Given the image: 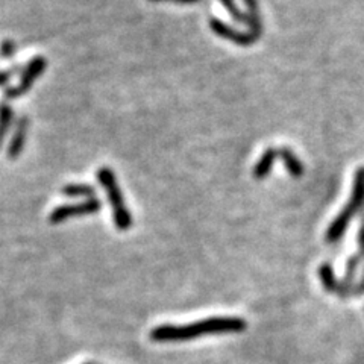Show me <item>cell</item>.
<instances>
[{
	"mask_svg": "<svg viewBox=\"0 0 364 364\" xmlns=\"http://www.w3.org/2000/svg\"><path fill=\"white\" fill-rule=\"evenodd\" d=\"M246 326L247 323L242 317L218 316L186 325H159L152 328L149 337L156 343H178V341H190L202 336L238 334L243 333Z\"/></svg>",
	"mask_w": 364,
	"mask_h": 364,
	"instance_id": "obj_1",
	"label": "cell"
},
{
	"mask_svg": "<svg viewBox=\"0 0 364 364\" xmlns=\"http://www.w3.org/2000/svg\"><path fill=\"white\" fill-rule=\"evenodd\" d=\"M96 178L100 182L102 188L105 190L108 200L111 203L114 225H116L117 230L122 231V232L128 231L129 228L132 226V215H131L129 210L127 208V203H124L123 193L119 187L117 178H116V175H114L112 168L100 167L97 170Z\"/></svg>",
	"mask_w": 364,
	"mask_h": 364,
	"instance_id": "obj_2",
	"label": "cell"
},
{
	"mask_svg": "<svg viewBox=\"0 0 364 364\" xmlns=\"http://www.w3.org/2000/svg\"><path fill=\"white\" fill-rule=\"evenodd\" d=\"M363 205H364V167H360L354 178V188H352L349 202L346 203L345 210L341 211L333 220V223L328 226V231L325 235V240L328 243H336L345 235L350 219L363 208Z\"/></svg>",
	"mask_w": 364,
	"mask_h": 364,
	"instance_id": "obj_3",
	"label": "cell"
},
{
	"mask_svg": "<svg viewBox=\"0 0 364 364\" xmlns=\"http://www.w3.org/2000/svg\"><path fill=\"white\" fill-rule=\"evenodd\" d=\"M46 67H48V60H46L44 56L41 55L33 56V58L26 64V67H23L18 84L14 87L11 85L5 88V97L11 100V99H18L23 95H26L32 88V85L36 84V81H38L41 77Z\"/></svg>",
	"mask_w": 364,
	"mask_h": 364,
	"instance_id": "obj_4",
	"label": "cell"
},
{
	"mask_svg": "<svg viewBox=\"0 0 364 364\" xmlns=\"http://www.w3.org/2000/svg\"><path fill=\"white\" fill-rule=\"evenodd\" d=\"M102 208V200L91 198V199H85L82 202L77 203H67V205H60L52 210V213L49 214V223L50 225H61L64 222H67L68 219L73 218H81V215H90L99 213Z\"/></svg>",
	"mask_w": 364,
	"mask_h": 364,
	"instance_id": "obj_5",
	"label": "cell"
},
{
	"mask_svg": "<svg viewBox=\"0 0 364 364\" xmlns=\"http://www.w3.org/2000/svg\"><path fill=\"white\" fill-rule=\"evenodd\" d=\"M210 28L215 33V36H219L220 38L228 40V41H231V43L238 44V46H250V44H254V43L258 41L254 36H250L249 32L237 31V29L231 28L230 25H226L225 21H222L219 18H211L210 20Z\"/></svg>",
	"mask_w": 364,
	"mask_h": 364,
	"instance_id": "obj_6",
	"label": "cell"
},
{
	"mask_svg": "<svg viewBox=\"0 0 364 364\" xmlns=\"http://www.w3.org/2000/svg\"><path fill=\"white\" fill-rule=\"evenodd\" d=\"M28 131H29V119L28 116H21L17 122L13 131V136L9 140V146L6 149V156L9 161H16V159L21 155L25 144L28 140Z\"/></svg>",
	"mask_w": 364,
	"mask_h": 364,
	"instance_id": "obj_7",
	"label": "cell"
},
{
	"mask_svg": "<svg viewBox=\"0 0 364 364\" xmlns=\"http://www.w3.org/2000/svg\"><path fill=\"white\" fill-rule=\"evenodd\" d=\"M360 259H361V257L358 254L350 255L348 258L345 275H343V279L340 281L338 293H337L340 298H346V296H349L352 293V286H354V279L357 275V269L360 266Z\"/></svg>",
	"mask_w": 364,
	"mask_h": 364,
	"instance_id": "obj_8",
	"label": "cell"
},
{
	"mask_svg": "<svg viewBox=\"0 0 364 364\" xmlns=\"http://www.w3.org/2000/svg\"><path fill=\"white\" fill-rule=\"evenodd\" d=\"M247 8V25H249V33L254 36L257 40H259L261 33H263V21H261L259 16V6L258 0H243Z\"/></svg>",
	"mask_w": 364,
	"mask_h": 364,
	"instance_id": "obj_9",
	"label": "cell"
},
{
	"mask_svg": "<svg viewBox=\"0 0 364 364\" xmlns=\"http://www.w3.org/2000/svg\"><path fill=\"white\" fill-rule=\"evenodd\" d=\"M278 155L291 176L301 178L304 175V164L299 161V158L296 156L291 149H289V147H281V149H278Z\"/></svg>",
	"mask_w": 364,
	"mask_h": 364,
	"instance_id": "obj_10",
	"label": "cell"
},
{
	"mask_svg": "<svg viewBox=\"0 0 364 364\" xmlns=\"http://www.w3.org/2000/svg\"><path fill=\"white\" fill-rule=\"evenodd\" d=\"M14 123V109L8 102H0V149Z\"/></svg>",
	"mask_w": 364,
	"mask_h": 364,
	"instance_id": "obj_11",
	"label": "cell"
},
{
	"mask_svg": "<svg viewBox=\"0 0 364 364\" xmlns=\"http://www.w3.org/2000/svg\"><path fill=\"white\" fill-rule=\"evenodd\" d=\"M278 156V151L273 149V147H269V149L264 151V154L261 155L259 161L257 163V166L254 167V178L257 179H264L266 176H269L270 170L273 163H275V158Z\"/></svg>",
	"mask_w": 364,
	"mask_h": 364,
	"instance_id": "obj_12",
	"label": "cell"
},
{
	"mask_svg": "<svg viewBox=\"0 0 364 364\" xmlns=\"http://www.w3.org/2000/svg\"><path fill=\"white\" fill-rule=\"evenodd\" d=\"M318 278H321L322 286L328 293H338L340 282L336 278V273L331 263L321 264V267H318Z\"/></svg>",
	"mask_w": 364,
	"mask_h": 364,
	"instance_id": "obj_13",
	"label": "cell"
},
{
	"mask_svg": "<svg viewBox=\"0 0 364 364\" xmlns=\"http://www.w3.org/2000/svg\"><path fill=\"white\" fill-rule=\"evenodd\" d=\"M63 195L67 198H85V199H91L95 198L96 191L95 187H91L88 184H81V182H70L63 187Z\"/></svg>",
	"mask_w": 364,
	"mask_h": 364,
	"instance_id": "obj_14",
	"label": "cell"
},
{
	"mask_svg": "<svg viewBox=\"0 0 364 364\" xmlns=\"http://www.w3.org/2000/svg\"><path fill=\"white\" fill-rule=\"evenodd\" d=\"M220 2H222L225 9L231 14V17L235 21H238V23H247V16L245 13H242L240 8L235 5L234 0H220Z\"/></svg>",
	"mask_w": 364,
	"mask_h": 364,
	"instance_id": "obj_15",
	"label": "cell"
},
{
	"mask_svg": "<svg viewBox=\"0 0 364 364\" xmlns=\"http://www.w3.org/2000/svg\"><path fill=\"white\" fill-rule=\"evenodd\" d=\"M16 53H17V44L14 40L6 38L0 43V58L11 60L13 56H16Z\"/></svg>",
	"mask_w": 364,
	"mask_h": 364,
	"instance_id": "obj_16",
	"label": "cell"
},
{
	"mask_svg": "<svg viewBox=\"0 0 364 364\" xmlns=\"http://www.w3.org/2000/svg\"><path fill=\"white\" fill-rule=\"evenodd\" d=\"M23 72L21 65H13L6 68V70H0V87H6L8 82L11 81V77L16 76L17 73Z\"/></svg>",
	"mask_w": 364,
	"mask_h": 364,
	"instance_id": "obj_17",
	"label": "cell"
},
{
	"mask_svg": "<svg viewBox=\"0 0 364 364\" xmlns=\"http://www.w3.org/2000/svg\"><path fill=\"white\" fill-rule=\"evenodd\" d=\"M358 249H360L358 255L361 258H364V215H363V220H361V225H360V231H358Z\"/></svg>",
	"mask_w": 364,
	"mask_h": 364,
	"instance_id": "obj_18",
	"label": "cell"
},
{
	"mask_svg": "<svg viewBox=\"0 0 364 364\" xmlns=\"http://www.w3.org/2000/svg\"><path fill=\"white\" fill-rule=\"evenodd\" d=\"M151 2H178V4L190 5V4H198L199 0H151Z\"/></svg>",
	"mask_w": 364,
	"mask_h": 364,
	"instance_id": "obj_19",
	"label": "cell"
},
{
	"mask_svg": "<svg viewBox=\"0 0 364 364\" xmlns=\"http://www.w3.org/2000/svg\"><path fill=\"white\" fill-rule=\"evenodd\" d=\"M354 294H355V296L364 294V272H363V277H361V279H360V282H358V286H357L355 290H354Z\"/></svg>",
	"mask_w": 364,
	"mask_h": 364,
	"instance_id": "obj_20",
	"label": "cell"
},
{
	"mask_svg": "<svg viewBox=\"0 0 364 364\" xmlns=\"http://www.w3.org/2000/svg\"><path fill=\"white\" fill-rule=\"evenodd\" d=\"M82 364H96L95 361H87V363H82Z\"/></svg>",
	"mask_w": 364,
	"mask_h": 364,
	"instance_id": "obj_21",
	"label": "cell"
}]
</instances>
